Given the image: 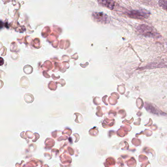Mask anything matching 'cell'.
Masks as SVG:
<instances>
[{
	"label": "cell",
	"instance_id": "cell-1",
	"mask_svg": "<svg viewBox=\"0 0 167 167\" xmlns=\"http://www.w3.org/2000/svg\"><path fill=\"white\" fill-rule=\"evenodd\" d=\"M136 29L140 35L146 37L153 38H159L161 37L160 34L158 33L155 29L147 25H139L137 26Z\"/></svg>",
	"mask_w": 167,
	"mask_h": 167
},
{
	"label": "cell",
	"instance_id": "cell-2",
	"mask_svg": "<svg viewBox=\"0 0 167 167\" xmlns=\"http://www.w3.org/2000/svg\"><path fill=\"white\" fill-rule=\"evenodd\" d=\"M126 14L130 17L141 20L148 18L151 14L149 11L146 9L129 11L127 12Z\"/></svg>",
	"mask_w": 167,
	"mask_h": 167
},
{
	"label": "cell",
	"instance_id": "cell-3",
	"mask_svg": "<svg viewBox=\"0 0 167 167\" xmlns=\"http://www.w3.org/2000/svg\"><path fill=\"white\" fill-rule=\"evenodd\" d=\"M146 108L148 111L153 114H157V115H164L165 113L159 110L157 106H154L153 104L146 103Z\"/></svg>",
	"mask_w": 167,
	"mask_h": 167
},
{
	"label": "cell",
	"instance_id": "cell-4",
	"mask_svg": "<svg viewBox=\"0 0 167 167\" xmlns=\"http://www.w3.org/2000/svg\"><path fill=\"white\" fill-rule=\"evenodd\" d=\"M93 17L98 21L105 22H107L108 20V16L103 13H98V12H94L92 14Z\"/></svg>",
	"mask_w": 167,
	"mask_h": 167
},
{
	"label": "cell",
	"instance_id": "cell-5",
	"mask_svg": "<svg viewBox=\"0 0 167 167\" xmlns=\"http://www.w3.org/2000/svg\"><path fill=\"white\" fill-rule=\"evenodd\" d=\"M100 5H104L105 7H107L109 8L112 9L115 6V2L111 1H102L99 2Z\"/></svg>",
	"mask_w": 167,
	"mask_h": 167
},
{
	"label": "cell",
	"instance_id": "cell-6",
	"mask_svg": "<svg viewBox=\"0 0 167 167\" xmlns=\"http://www.w3.org/2000/svg\"><path fill=\"white\" fill-rule=\"evenodd\" d=\"M159 6L161 7L163 9L167 11V0H161L158 2Z\"/></svg>",
	"mask_w": 167,
	"mask_h": 167
},
{
	"label": "cell",
	"instance_id": "cell-7",
	"mask_svg": "<svg viewBox=\"0 0 167 167\" xmlns=\"http://www.w3.org/2000/svg\"><path fill=\"white\" fill-rule=\"evenodd\" d=\"M4 64V60L3 58L0 57V66H2Z\"/></svg>",
	"mask_w": 167,
	"mask_h": 167
},
{
	"label": "cell",
	"instance_id": "cell-8",
	"mask_svg": "<svg viewBox=\"0 0 167 167\" xmlns=\"http://www.w3.org/2000/svg\"><path fill=\"white\" fill-rule=\"evenodd\" d=\"M3 26H4V24H3V22L1 21H0V29L3 28Z\"/></svg>",
	"mask_w": 167,
	"mask_h": 167
}]
</instances>
